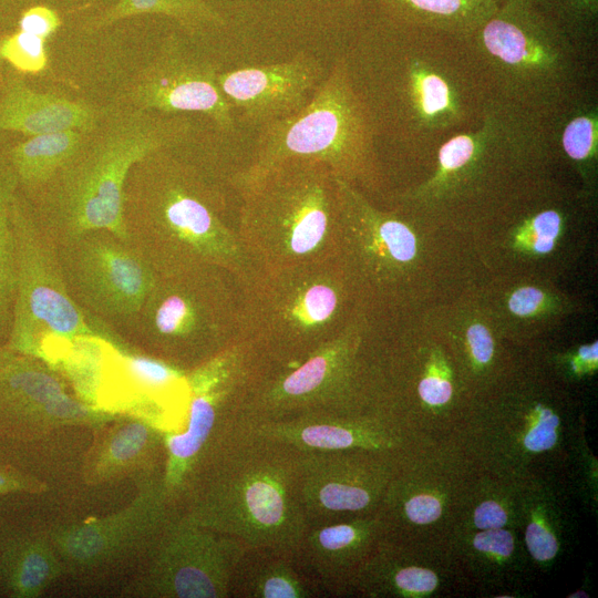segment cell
I'll return each mask as SVG.
<instances>
[{"label": "cell", "mask_w": 598, "mask_h": 598, "mask_svg": "<svg viewBox=\"0 0 598 598\" xmlns=\"http://www.w3.org/2000/svg\"><path fill=\"white\" fill-rule=\"evenodd\" d=\"M218 183L197 165L157 152L131 169L123 198L127 240L157 275L223 269L244 287L260 271L227 219Z\"/></svg>", "instance_id": "1"}, {"label": "cell", "mask_w": 598, "mask_h": 598, "mask_svg": "<svg viewBox=\"0 0 598 598\" xmlns=\"http://www.w3.org/2000/svg\"><path fill=\"white\" fill-rule=\"evenodd\" d=\"M188 489L187 514L249 550L296 558L308 523L298 451L257 434L244 416L207 452Z\"/></svg>", "instance_id": "2"}, {"label": "cell", "mask_w": 598, "mask_h": 598, "mask_svg": "<svg viewBox=\"0 0 598 598\" xmlns=\"http://www.w3.org/2000/svg\"><path fill=\"white\" fill-rule=\"evenodd\" d=\"M192 130L184 114L109 105L54 177L25 197L37 221L55 244L99 229L127 240L123 198L131 169L157 152L173 151Z\"/></svg>", "instance_id": "3"}, {"label": "cell", "mask_w": 598, "mask_h": 598, "mask_svg": "<svg viewBox=\"0 0 598 598\" xmlns=\"http://www.w3.org/2000/svg\"><path fill=\"white\" fill-rule=\"evenodd\" d=\"M464 43L487 105L549 126L596 94V58L525 0H502Z\"/></svg>", "instance_id": "4"}, {"label": "cell", "mask_w": 598, "mask_h": 598, "mask_svg": "<svg viewBox=\"0 0 598 598\" xmlns=\"http://www.w3.org/2000/svg\"><path fill=\"white\" fill-rule=\"evenodd\" d=\"M554 159L548 125L487 105L475 125L440 145L432 175L402 198L426 214L517 213L547 189Z\"/></svg>", "instance_id": "5"}, {"label": "cell", "mask_w": 598, "mask_h": 598, "mask_svg": "<svg viewBox=\"0 0 598 598\" xmlns=\"http://www.w3.org/2000/svg\"><path fill=\"white\" fill-rule=\"evenodd\" d=\"M390 23L395 47L383 93L363 100L375 140L385 128L414 157L435 159L445 140L481 120L486 99L464 39Z\"/></svg>", "instance_id": "6"}, {"label": "cell", "mask_w": 598, "mask_h": 598, "mask_svg": "<svg viewBox=\"0 0 598 598\" xmlns=\"http://www.w3.org/2000/svg\"><path fill=\"white\" fill-rule=\"evenodd\" d=\"M289 159L322 163L334 177L358 188L378 186L375 133L346 55L336 59L301 110L261 126L252 159L229 177V184L237 193Z\"/></svg>", "instance_id": "7"}, {"label": "cell", "mask_w": 598, "mask_h": 598, "mask_svg": "<svg viewBox=\"0 0 598 598\" xmlns=\"http://www.w3.org/2000/svg\"><path fill=\"white\" fill-rule=\"evenodd\" d=\"M237 194V231L260 270L334 258L336 179L322 163L282 162Z\"/></svg>", "instance_id": "8"}, {"label": "cell", "mask_w": 598, "mask_h": 598, "mask_svg": "<svg viewBox=\"0 0 598 598\" xmlns=\"http://www.w3.org/2000/svg\"><path fill=\"white\" fill-rule=\"evenodd\" d=\"M350 286L334 258L262 269L243 290L241 338L268 365L300 360L347 323Z\"/></svg>", "instance_id": "9"}, {"label": "cell", "mask_w": 598, "mask_h": 598, "mask_svg": "<svg viewBox=\"0 0 598 598\" xmlns=\"http://www.w3.org/2000/svg\"><path fill=\"white\" fill-rule=\"evenodd\" d=\"M10 218L18 274L6 344L45 362H61L78 340L97 337L112 342L107 322L93 318L71 295L56 245L19 190L11 202Z\"/></svg>", "instance_id": "10"}, {"label": "cell", "mask_w": 598, "mask_h": 598, "mask_svg": "<svg viewBox=\"0 0 598 598\" xmlns=\"http://www.w3.org/2000/svg\"><path fill=\"white\" fill-rule=\"evenodd\" d=\"M243 290L218 268L157 275L130 326L159 358L195 367L241 338Z\"/></svg>", "instance_id": "11"}, {"label": "cell", "mask_w": 598, "mask_h": 598, "mask_svg": "<svg viewBox=\"0 0 598 598\" xmlns=\"http://www.w3.org/2000/svg\"><path fill=\"white\" fill-rule=\"evenodd\" d=\"M262 365L254 347L240 338L186 372L185 429L164 439L168 498L188 489L210 447L243 417L245 398Z\"/></svg>", "instance_id": "12"}, {"label": "cell", "mask_w": 598, "mask_h": 598, "mask_svg": "<svg viewBox=\"0 0 598 598\" xmlns=\"http://www.w3.org/2000/svg\"><path fill=\"white\" fill-rule=\"evenodd\" d=\"M361 326L353 320L302 359L264 364L243 405L250 422L309 415L354 414Z\"/></svg>", "instance_id": "13"}, {"label": "cell", "mask_w": 598, "mask_h": 598, "mask_svg": "<svg viewBox=\"0 0 598 598\" xmlns=\"http://www.w3.org/2000/svg\"><path fill=\"white\" fill-rule=\"evenodd\" d=\"M56 245L68 288L91 316L128 326L153 288L157 274L128 240L90 230Z\"/></svg>", "instance_id": "14"}, {"label": "cell", "mask_w": 598, "mask_h": 598, "mask_svg": "<svg viewBox=\"0 0 598 598\" xmlns=\"http://www.w3.org/2000/svg\"><path fill=\"white\" fill-rule=\"evenodd\" d=\"M247 551L238 539L199 525L187 513L171 518L157 537L145 592L167 598L231 597L235 573Z\"/></svg>", "instance_id": "15"}, {"label": "cell", "mask_w": 598, "mask_h": 598, "mask_svg": "<svg viewBox=\"0 0 598 598\" xmlns=\"http://www.w3.org/2000/svg\"><path fill=\"white\" fill-rule=\"evenodd\" d=\"M334 179V259L351 283L354 278L373 283L396 279L416 259L419 244L414 230L398 216L373 206L358 187Z\"/></svg>", "instance_id": "16"}, {"label": "cell", "mask_w": 598, "mask_h": 598, "mask_svg": "<svg viewBox=\"0 0 598 598\" xmlns=\"http://www.w3.org/2000/svg\"><path fill=\"white\" fill-rule=\"evenodd\" d=\"M218 73L215 64L193 55L176 35H168L131 80L126 104L164 115L198 113L230 132L234 110L219 87Z\"/></svg>", "instance_id": "17"}, {"label": "cell", "mask_w": 598, "mask_h": 598, "mask_svg": "<svg viewBox=\"0 0 598 598\" xmlns=\"http://www.w3.org/2000/svg\"><path fill=\"white\" fill-rule=\"evenodd\" d=\"M353 451L298 452L299 494L309 525L344 520L371 508L382 492V466Z\"/></svg>", "instance_id": "18"}, {"label": "cell", "mask_w": 598, "mask_h": 598, "mask_svg": "<svg viewBox=\"0 0 598 598\" xmlns=\"http://www.w3.org/2000/svg\"><path fill=\"white\" fill-rule=\"evenodd\" d=\"M321 75L320 61L299 52L285 62L219 72L218 84L233 110H240L246 122L261 127L301 110Z\"/></svg>", "instance_id": "19"}, {"label": "cell", "mask_w": 598, "mask_h": 598, "mask_svg": "<svg viewBox=\"0 0 598 598\" xmlns=\"http://www.w3.org/2000/svg\"><path fill=\"white\" fill-rule=\"evenodd\" d=\"M90 414L61 379L39 358L0 346V434H22L29 425Z\"/></svg>", "instance_id": "20"}, {"label": "cell", "mask_w": 598, "mask_h": 598, "mask_svg": "<svg viewBox=\"0 0 598 598\" xmlns=\"http://www.w3.org/2000/svg\"><path fill=\"white\" fill-rule=\"evenodd\" d=\"M369 523L344 519L308 526L296 560L317 588L340 594L358 578V563L373 535Z\"/></svg>", "instance_id": "21"}, {"label": "cell", "mask_w": 598, "mask_h": 598, "mask_svg": "<svg viewBox=\"0 0 598 598\" xmlns=\"http://www.w3.org/2000/svg\"><path fill=\"white\" fill-rule=\"evenodd\" d=\"M107 106L40 92L14 78L0 97V130L29 137L70 130L87 133L101 122Z\"/></svg>", "instance_id": "22"}, {"label": "cell", "mask_w": 598, "mask_h": 598, "mask_svg": "<svg viewBox=\"0 0 598 598\" xmlns=\"http://www.w3.org/2000/svg\"><path fill=\"white\" fill-rule=\"evenodd\" d=\"M502 0H342L346 6L373 3L396 24L432 29L465 39L486 21Z\"/></svg>", "instance_id": "23"}, {"label": "cell", "mask_w": 598, "mask_h": 598, "mask_svg": "<svg viewBox=\"0 0 598 598\" xmlns=\"http://www.w3.org/2000/svg\"><path fill=\"white\" fill-rule=\"evenodd\" d=\"M555 157L561 156L577 173L579 198L591 202L597 193L598 101L597 94L581 99L549 124Z\"/></svg>", "instance_id": "24"}, {"label": "cell", "mask_w": 598, "mask_h": 598, "mask_svg": "<svg viewBox=\"0 0 598 598\" xmlns=\"http://www.w3.org/2000/svg\"><path fill=\"white\" fill-rule=\"evenodd\" d=\"M313 581L299 569L295 557L249 550L234 576L231 596L244 598H312Z\"/></svg>", "instance_id": "25"}, {"label": "cell", "mask_w": 598, "mask_h": 598, "mask_svg": "<svg viewBox=\"0 0 598 598\" xmlns=\"http://www.w3.org/2000/svg\"><path fill=\"white\" fill-rule=\"evenodd\" d=\"M85 133L70 130L31 136L6 156L18 189L30 197L43 188L81 145Z\"/></svg>", "instance_id": "26"}, {"label": "cell", "mask_w": 598, "mask_h": 598, "mask_svg": "<svg viewBox=\"0 0 598 598\" xmlns=\"http://www.w3.org/2000/svg\"><path fill=\"white\" fill-rule=\"evenodd\" d=\"M143 14L168 17L190 35L225 23L220 13L205 0H118L87 19L83 30L86 33H95L123 19Z\"/></svg>", "instance_id": "27"}, {"label": "cell", "mask_w": 598, "mask_h": 598, "mask_svg": "<svg viewBox=\"0 0 598 598\" xmlns=\"http://www.w3.org/2000/svg\"><path fill=\"white\" fill-rule=\"evenodd\" d=\"M549 187L532 198L518 212L511 231L515 250L539 257L550 254L567 228V208L549 196Z\"/></svg>", "instance_id": "28"}, {"label": "cell", "mask_w": 598, "mask_h": 598, "mask_svg": "<svg viewBox=\"0 0 598 598\" xmlns=\"http://www.w3.org/2000/svg\"><path fill=\"white\" fill-rule=\"evenodd\" d=\"M4 585L14 597L38 596L56 575L58 563L41 540H16L0 559Z\"/></svg>", "instance_id": "29"}, {"label": "cell", "mask_w": 598, "mask_h": 598, "mask_svg": "<svg viewBox=\"0 0 598 598\" xmlns=\"http://www.w3.org/2000/svg\"><path fill=\"white\" fill-rule=\"evenodd\" d=\"M18 183L7 159L0 157V334L9 333L17 290V248L10 207Z\"/></svg>", "instance_id": "30"}, {"label": "cell", "mask_w": 598, "mask_h": 598, "mask_svg": "<svg viewBox=\"0 0 598 598\" xmlns=\"http://www.w3.org/2000/svg\"><path fill=\"white\" fill-rule=\"evenodd\" d=\"M563 31L576 47L596 58L598 0H525Z\"/></svg>", "instance_id": "31"}, {"label": "cell", "mask_w": 598, "mask_h": 598, "mask_svg": "<svg viewBox=\"0 0 598 598\" xmlns=\"http://www.w3.org/2000/svg\"><path fill=\"white\" fill-rule=\"evenodd\" d=\"M159 444L158 434L142 422L127 423L117 429L103 445L99 472L105 474L126 470L144 461Z\"/></svg>", "instance_id": "32"}, {"label": "cell", "mask_w": 598, "mask_h": 598, "mask_svg": "<svg viewBox=\"0 0 598 598\" xmlns=\"http://www.w3.org/2000/svg\"><path fill=\"white\" fill-rule=\"evenodd\" d=\"M502 312L516 324L535 326L561 310V299L540 285L519 283L508 290L499 301Z\"/></svg>", "instance_id": "33"}, {"label": "cell", "mask_w": 598, "mask_h": 598, "mask_svg": "<svg viewBox=\"0 0 598 598\" xmlns=\"http://www.w3.org/2000/svg\"><path fill=\"white\" fill-rule=\"evenodd\" d=\"M45 41L19 30L0 41V58L21 72L38 73L49 62Z\"/></svg>", "instance_id": "34"}, {"label": "cell", "mask_w": 598, "mask_h": 598, "mask_svg": "<svg viewBox=\"0 0 598 598\" xmlns=\"http://www.w3.org/2000/svg\"><path fill=\"white\" fill-rule=\"evenodd\" d=\"M464 338L473 359L481 364L488 363L494 354L495 342L487 321L472 317L465 322Z\"/></svg>", "instance_id": "35"}, {"label": "cell", "mask_w": 598, "mask_h": 598, "mask_svg": "<svg viewBox=\"0 0 598 598\" xmlns=\"http://www.w3.org/2000/svg\"><path fill=\"white\" fill-rule=\"evenodd\" d=\"M61 25V19L54 10L35 6L25 10L19 20V30L44 40L54 34Z\"/></svg>", "instance_id": "36"}, {"label": "cell", "mask_w": 598, "mask_h": 598, "mask_svg": "<svg viewBox=\"0 0 598 598\" xmlns=\"http://www.w3.org/2000/svg\"><path fill=\"white\" fill-rule=\"evenodd\" d=\"M559 419L550 410L544 409L539 421L524 439L525 446L533 452H540L550 448L557 441L556 427Z\"/></svg>", "instance_id": "37"}, {"label": "cell", "mask_w": 598, "mask_h": 598, "mask_svg": "<svg viewBox=\"0 0 598 598\" xmlns=\"http://www.w3.org/2000/svg\"><path fill=\"white\" fill-rule=\"evenodd\" d=\"M393 586L406 592H429L437 584L436 575L420 567L399 568L392 575Z\"/></svg>", "instance_id": "38"}, {"label": "cell", "mask_w": 598, "mask_h": 598, "mask_svg": "<svg viewBox=\"0 0 598 598\" xmlns=\"http://www.w3.org/2000/svg\"><path fill=\"white\" fill-rule=\"evenodd\" d=\"M526 544L529 553L537 560L553 558L558 549L556 538L537 523H532L527 527Z\"/></svg>", "instance_id": "39"}, {"label": "cell", "mask_w": 598, "mask_h": 598, "mask_svg": "<svg viewBox=\"0 0 598 598\" xmlns=\"http://www.w3.org/2000/svg\"><path fill=\"white\" fill-rule=\"evenodd\" d=\"M404 513L415 524H427L440 517L442 507L435 497L417 495L405 502Z\"/></svg>", "instance_id": "40"}, {"label": "cell", "mask_w": 598, "mask_h": 598, "mask_svg": "<svg viewBox=\"0 0 598 598\" xmlns=\"http://www.w3.org/2000/svg\"><path fill=\"white\" fill-rule=\"evenodd\" d=\"M474 546L481 551H488L506 557L514 549V540L509 532L494 528L477 534L474 538Z\"/></svg>", "instance_id": "41"}, {"label": "cell", "mask_w": 598, "mask_h": 598, "mask_svg": "<svg viewBox=\"0 0 598 598\" xmlns=\"http://www.w3.org/2000/svg\"><path fill=\"white\" fill-rule=\"evenodd\" d=\"M417 390L421 399L431 405L444 404L452 395L451 382L435 374L422 379Z\"/></svg>", "instance_id": "42"}, {"label": "cell", "mask_w": 598, "mask_h": 598, "mask_svg": "<svg viewBox=\"0 0 598 598\" xmlns=\"http://www.w3.org/2000/svg\"><path fill=\"white\" fill-rule=\"evenodd\" d=\"M474 522L481 529H494L504 526L507 522V516L497 503L488 501L476 508Z\"/></svg>", "instance_id": "43"}, {"label": "cell", "mask_w": 598, "mask_h": 598, "mask_svg": "<svg viewBox=\"0 0 598 598\" xmlns=\"http://www.w3.org/2000/svg\"><path fill=\"white\" fill-rule=\"evenodd\" d=\"M32 485L20 474L0 467V495L31 489Z\"/></svg>", "instance_id": "44"}]
</instances>
